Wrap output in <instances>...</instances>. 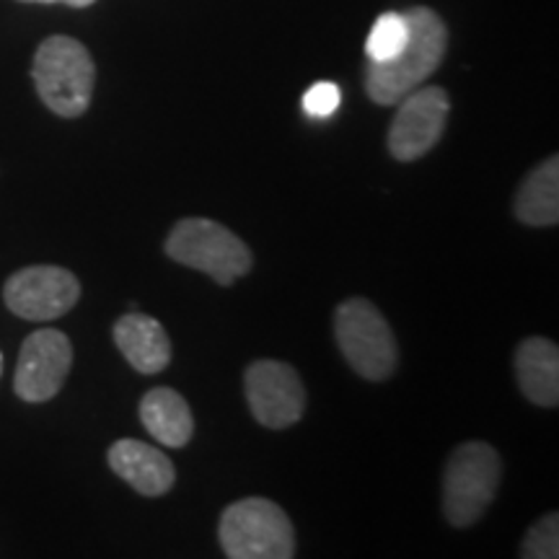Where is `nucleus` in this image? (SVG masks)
Listing matches in <instances>:
<instances>
[{"label":"nucleus","instance_id":"20e7f679","mask_svg":"<svg viewBox=\"0 0 559 559\" xmlns=\"http://www.w3.org/2000/svg\"><path fill=\"white\" fill-rule=\"evenodd\" d=\"M502 459L489 443L472 440L451 453L443 472V513L451 526L477 523L498 495Z\"/></svg>","mask_w":559,"mask_h":559},{"label":"nucleus","instance_id":"412c9836","mask_svg":"<svg viewBox=\"0 0 559 559\" xmlns=\"http://www.w3.org/2000/svg\"><path fill=\"white\" fill-rule=\"evenodd\" d=\"M0 373H3V355H0Z\"/></svg>","mask_w":559,"mask_h":559},{"label":"nucleus","instance_id":"ddd939ff","mask_svg":"<svg viewBox=\"0 0 559 559\" xmlns=\"http://www.w3.org/2000/svg\"><path fill=\"white\" fill-rule=\"evenodd\" d=\"M515 376L528 402L557 407L559 402V349L544 337L523 340L515 353Z\"/></svg>","mask_w":559,"mask_h":559},{"label":"nucleus","instance_id":"4468645a","mask_svg":"<svg viewBox=\"0 0 559 559\" xmlns=\"http://www.w3.org/2000/svg\"><path fill=\"white\" fill-rule=\"evenodd\" d=\"M143 428L156 438V443L169 449H185L194 432V417L190 404L174 389H153L140 402Z\"/></svg>","mask_w":559,"mask_h":559},{"label":"nucleus","instance_id":"dca6fc26","mask_svg":"<svg viewBox=\"0 0 559 559\" xmlns=\"http://www.w3.org/2000/svg\"><path fill=\"white\" fill-rule=\"evenodd\" d=\"M407 37H409V29H407V19H404V13H381L379 19H376L373 29L368 34V41H366V55H368V62H386V60H394L396 55L402 52V47L407 45Z\"/></svg>","mask_w":559,"mask_h":559},{"label":"nucleus","instance_id":"7ed1b4c3","mask_svg":"<svg viewBox=\"0 0 559 559\" xmlns=\"http://www.w3.org/2000/svg\"><path fill=\"white\" fill-rule=\"evenodd\" d=\"M221 547L230 559H290L296 531L285 510L264 498H247L223 510Z\"/></svg>","mask_w":559,"mask_h":559},{"label":"nucleus","instance_id":"423d86ee","mask_svg":"<svg viewBox=\"0 0 559 559\" xmlns=\"http://www.w3.org/2000/svg\"><path fill=\"white\" fill-rule=\"evenodd\" d=\"M166 254L174 262L205 272L218 285H230L251 270V251L234 230L207 218H185L171 228Z\"/></svg>","mask_w":559,"mask_h":559},{"label":"nucleus","instance_id":"9b49d317","mask_svg":"<svg viewBox=\"0 0 559 559\" xmlns=\"http://www.w3.org/2000/svg\"><path fill=\"white\" fill-rule=\"evenodd\" d=\"M109 466L117 477L128 481L135 492L145 498H160L177 481V469L171 459L160 453L156 445L143 443V440H117L109 449Z\"/></svg>","mask_w":559,"mask_h":559},{"label":"nucleus","instance_id":"2eb2a0df","mask_svg":"<svg viewBox=\"0 0 559 559\" xmlns=\"http://www.w3.org/2000/svg\"><path fill=\"white\" fill-rule=\"evenodd\" d=\"M515 215L526 226H557L559 221V158L542 160L523 179L515 194Z\"/></svg>","mask_w":559,"mask_h":559},{"label":"nucleus","instance_id":"0eeeda50","mask_svg":"<svg viewBox=\"0 0 559 559\" xmlns=\"http://www.w3.org/2000/svg\"><path fill=\"white\" fill-rule=\"evenodd\" d=\"M81 283L73 272L55 264H34L5 280L3 300L26 321H52L79 304Z\"/></svg>","mask_w":559,"mask_h":559},{"label":"nucleus","instance_id":"9d476101","mask_svg":"<svg viewBox=\"0 0 559 559\" xmlns=\"http://www.w3.org/2000/svg\"><path fill=\"white\" fill-rule=\"evenodd\" d=\"M389 128V151L396 160H417L443 135L449 122V94L440 86L415 88L404 96Z\"/></svg>","mask_w":559,"mask_h":559},{"label":"nucleus","instance_id":"6ab92c4d","mask_svg":"<svg viewBox=\"0 0 559 559\" xmlns=\"http://www.w3.org/2000/svg\"><path fill=\"white\" fill-rule=\"evenodd\" d=\"M62 3L73 5V9H86V5H94L96 0H62Z\"/></svg>","mask_w":559,"mask_h":559},{"label":"nucleus","instance_id":"aec40b11","mask_svg":"<svg viewBox=\"0 0 559 559\" xmlns=\"http://www.w3.org/2000/svg\"><path fill=\"white\" fill-rule=\"evenodd\" d=\"M24 3H62V0H24Z\"/></svg>","mask_w":559,"mask_h":559},{"label":"nucleus","instance_id":"f3484780","mask_svg":"<svg viewBox=\"0 0 559 559\" xmlns=\"http://www.w3.org/2000/svg\"><path fill=\"white\" fill-rule=\"evenodd\" d=\"M521 557L528 559H557L559 557V519L557 513L544 515L528 528L521 544Z\"/></svg>","mask_w":559,"mask_h":559},{"label":"nucleus","instance_id":"f8f14e48","mask_svg":"<svg viewBox=\"0 0 559 559\" xmlns=\"http://www.w3.org/2000/svg\"><path fill=\"white\" fill-rule=\"evenodd\" d=\"M115 345L138 373L156 376L169 366L171 342L160 321L145 313H128L115 324Z\"/></svg>","mask_w":559,"mask_h":559},{"label":"nucleus","instance_id":"a211bd4d","mask_svg":"<svg viewBox=\"0 0 559 559\" xmlns=\"http://www.w3.org/2000/svg\"><path fill=\"white\" fill-rule=\"evenodd\" d=\"M340 102H342V91L337 83H330V81H321V83H313V86L306 91L304 96V111L309 117H332L334 111L340 109Z\"/></svg>","mask_w":559,"mask_h":559},{"label":"nucleus","instance_id":"39448f33","mask_svg":"<svg viewBox=\"0 0 559 559\" xmlns=\"http://www.w3.org/2000/svg\"><path fill=\"white\" fill-rule=\"evenodd\" d=\"M334 337L355 373L368 381L389 379L400 362L394 332L368 298H349L337 306Z\"/></svg>","mask_w":559,"mask_h":559},{"label":"nucleus","instance_id":"1a4fd4ad","mask_svg":"<svg viewBox=\"0 0 559 559\" xmlns=\"http://www.w3.org/2000/svg\"><path fill=\"white\" fill-rule=\"evenodd\" d=\"M73 366V345L58 330H37L24 340L13 376L19 400L29 404L50 402L66 383Z\"/></svg>","mask_w":559,"mask_h":559},{"label":"nucleus","instance_id":"f03ea898","mask_svg":"<svg viewBox=\"0 0 559 559\" xmlns=\"http://www.w3.org/2000/svg\"><path fill=\"white\" fill-rule=\"evenodd\" d=\"M32 79L39 99L52 115L66 117V120L86 115L91 96H94L96 68L79 39L55 34L41 41L34 55Z\"/></svg>","mask_w":559,"mask_h":559},{"label":"nucleus","instance_id":"6e6552de","mask_svg":"<svg viewBox=\"0 0 559 559\" xmlns=\"http://www.w3.org/2000/svg\"><path fill=\"white\" fill-rule=\"evenodd\" d=\"M251 415L270 430L296 425L306 412V389L296 368L280 360H257L243 376Z\"/></svg>","mask_w":559,"mask_h":559},{"label":"nucleus","instance_id":"f257e3e1","mask_svg":"<svg viewBox=\"0 0 559 559\" xmlns=\"http://www.w3.org/2000/svg\"><path fill=\"white\" fill-rule=\"evenodd\" d=\"M404 19H407L409 37L402 52L394 60L368 62L366 70L368 96L381 107H391L409 91L423 86L443 62L449 47V29L432 9L417 5L404 13Z\"/></svg>","mask_w":559,"mask_h":559}]
</instances>
